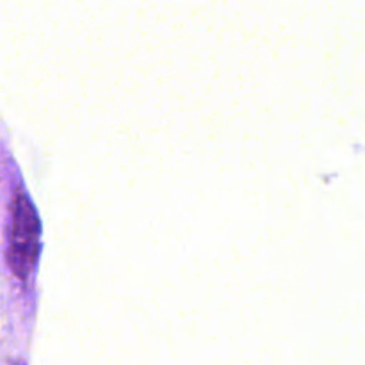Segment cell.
I'll return each instance as SVG.
<instances>
[{"label":"cell","instance_id":"obj_1","mask_svg":"<svg viewBox=\"0 0 365 365\" xmlns=\"http://www.w3.org/2000/svg\"><path fill=\"white\" fill-rule=\"evenodd\" d=\"M39 232L41 228L34 205L24 191H16L11 203L7 260L20 280H25L38 262Z\"/></svg>","mask_w":365,"mask_h":365}]
</instances>
